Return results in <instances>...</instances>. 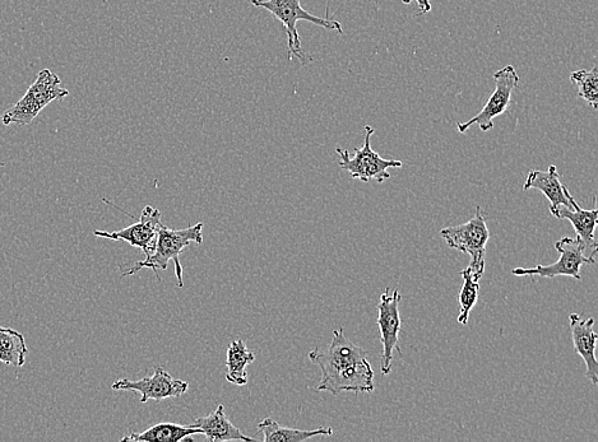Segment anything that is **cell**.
<instances>
[{"instance_id": "cell-1", "label": "cell", "mask_w": 598, "mask_h": 442, "mask_svg": "<svg viewBox=\"0 0 598 442\" xmlns=\"http://www.w3.org/2000/svg\"><path fill=\"white\" fill-rule=\"evenodd\" d=\"M309 360L322 371L318 392L333 395L374 392V371L368 361V352L352 343L342 328L333 332L326 351L319 348L310 351Z\"/></svg>"}, {"instance_id": "cell-2", "label": "cell", "mask_w": 598, "mask_h": 442, "mask_svg": "<svg viewBox=\"0 0 598 442\" xmlns=\"http://www.w3.org/2000/svg\"><path fill=\"white\" fill-rule=\"evenodd\" d=\"M203 243V223L189 226L188 229L174 230L165 226H160L159 237H157L155 253L150 258L139 260L131 267L125 269L120 278L133 276L142 269H152L156 278L161 281L159 272L166 271L168 265L173 260L175 264V276L178 281V287H184L183 265L180 262V254L188 248L190 244L201 245Z\"/></svg>"}, {"instance_id": "cell-3", "label": "cell", "mask_w": 598, "mask_h": 442, "mask_svg": "<svg viewBox=\"0 0 598 442\" xmlns=\"http://www.w3.org/2000/svg\"><path fill=\"white\" fill-rule=\"evenodd\" d=\"M254 7L266 9L278 22L284 26L287 36V50H289V59H299L303 65L312 63L314 58L308 54L301 46L298 23L300 21L310 22L313 25L323 27L329 31H337L343 35V29L340 22L331 20V18H321L312 15L301 7L300 0H252Z\"/></svg>"}, {"instance_id": "cell-4", "label": "cell", "mask_w": 598, "mask_h": 442, "mask_svg": "<svg viewBox=\"0 0 598 442\" xmlns=\"http://www.w3.org/2000/svg\"><path fill=\"white\" fill-rule=\"evenodd\" d=\"M69 91L62 87V81L50 69H43L37 74L36 81L27 90L22 99L2 116L4 125L17 124L26 127L37 115L54 101L66 99Z\"/></svg>"}, {"instance_id": "cell-5", "label": "cell", "mask_w": 598, "mask_h": 442, "mask_svg": "<svg viewBox=\"0 0 598 442\" xmlns=\"http://www.w3.org/2000/svg\"><path fill=\"white\" fill-rule=\"evenodd\" d=\"M486 214L480 206L476 207L475 217L460 226L447 227L440 231L449 248L462 251L471 257L468 265L477 278L484 276L486 245L490 232L486 225Z\"/></svg>"}, {"instance_id": "cell-6", "label": "cell", "mask_w": 598, "mask_h": 442, "mask_svg": "<svg viewBox=\"0 0 598 442\" xmlns=\"http://www.w3.org/2000/svg\"><path fill=\"white\" fill-rule=\"evenodd\" d=\"M374 133L375 129L370 125H366L363 147L355 148L354 156H351L350 152L343 150V148H337L336 150L338 156L341 157L338 165L342 170L349 172L352 179H359L364 183H368L370 180L383 183L384 180L391 179L388 169H394V167L401 169L403 167L401 161L386 160L373 150L372 137Z\"/></svg>"}, {"instance_id": "cell-7", "label": "cell", "mask_w": 598, "mask_h": 442, "mask_svg": "<svg viewBox=\"0 0 598 442\" xmlns=\"http://www.w3.org/2000/svg\"><path fill=\"white\" fill-rule=\"evenodd\" d=\"M402 295L398 290L387 288L380 296L378 304L377 324L382 342V355H380V372L382 375L391 374L394 351L402 355L400 342L401 315L400 302Z\"/></svg>"}, {"instance_id": "cell-8", "label": "cell", "mask_w": 598, "mask_h": 442, "mask_svg": "<svg viewBox=\"0 0 598 442\" xmlns=\"http://www.w3.org/2000/svg\"><path fill=\"white\" fill-rule=\"evenodd\" d=\"M555 249L560 253L558 262L550 265H537L535 268L513 269V276H531L541 278H556L560 276L572 277L581 281V268L583 264H595L596 257L584 254V246L581 240L573 237H563L556 241Z\"/></svg>"}, {"instance_id": "cell-9", "label": "cell", "mask_w": 598, "mask_h": 442, "mask_svg": "<svg viewBox=\"0 0 598 442\" xmlns=\"http://www.w3.org/2000/svg\"><path fill=\"white\" fill-rule=\"evenodd\" d=\"M495 91L486 102L484 109L466 123H458L457 129L460 133H466L468 129L477 125L482 132H489L494 128V119L503 115L511 104L513 91L519 83V76L513 65H505L504 68L494 74Z\"/></svg>"}, {"instance_id": "cell-10", "label": "cell", "mask_w": 598, "mask_h": 442, "mask_svg": "<svg viewBox=\"0 0 598 442\" xmlns=\"http://www.w3.org/2000/svg\"><path fill=\"white\" fill-rule=\"evenodd\" d=\"M114 392H137L141 394V403L148 400H161L179 398L188 392L189 383L184 380H176L164 367H156L154 375L141 380L120 379L111 385Z\"/></svg>"}, {"instance_id": "cell-11", "label": "cell", "mask_w": 598, "mask_h": 442, "mask_svg": "<svg viewBox=\"0 0 598 442\" xmlns=\"http://www.w3.org/2000/svg\"><path fill=\"white\" fill-rule=\"evenodd\" d=\"M161 212L159 209L147 206L143 209L139 221L128 226L127 229L108 232L97 230L94 235L103 237V239L123 241L138 248L145 253L146 258H150L155 253L159 229L162 225Z\"/></svg>"}, {"instance_id": "cell-12", "label": "cell", "mask_w": 598, "mask_h": 442, "mask_svg": "<svg viewBox=\"0 0 598 442\" xmlns=\"http://www.w3.org/2000/svg\"><path fill=\"white\" fill-rule=\"evenodd\" d=\"M523 189L540 190L549 199L550 212L553 216L560 207L573 208L577 204L567 186L560 181L558 169L554 165H551L546 171H531Z\"/></svg>"}, {"instance_id": "cell-13", "label": "cell", "mask_w": 598, "mask_h": 442, "mask_svg": "<svg viewBox=\"0 0 598 442\" xmlns=\"http://www.w3.org/2000/svg\"><path fill=\"white\" fill-rule=\"evenodd\" d=\"M570 330L574 351L582 357L586 364V376L592 384L598 383V362L596 360V346L598 336L593 330L595 319L582 320L581 315L572 314L569 316Z\"/></svg>"}, {"instance_id": "cell-14", "label": "cell", "mask_w": 598, "mask_h": 442, "mask_svg": "<svg viewBox=\"0 0 598 442\" xmlns=\"http://www.w3.org/2000/svg\"><path fill=\"white\" fill-rule=\"evenodd\" d=\"M554 217L559 220H568L572 223L574 231L581 240L584 246V251L590 250L591 255L596 257L597 241L595 239V231L598 222L597 208L586 211L577 203L573 208L560 207L554 214Z\"/></svg>"}, {"instance_id": "cell-15", "label": "cell", "mask_w": 598, "mask_h": 442, "mask_svg": "<svg viewBox=\"0 0 598 442\" xmlns=\"http://www.w3.org/2000/svg\"><path fill=\"white\" fill-rule=\"evenodd\" d=\"M193 427L201 430V435L210 442L220 441H257L252 437L245 436L238 427L226 417L225 407H217L215 412L208 414L207 417L198 418L192 423Z\"/></svg>"}, {"instance_id": "cell-16", "label": "cell", "mask_w": 598, "mask_h": 442, "mask_svg": "<svg viewBox=\"0 0 598 442\" xmlns=\"http://www.w3.org/2000/svg\"><path fill=\"white\" fill-rule=\"evenodd\" d=\"M258 430L263 434V440L266 442H303L317 436H331L333 430L331 427H319L317 430H298L281 426L273 418H264L259 423Z\"/></svg>"}, {"instance_id": "cell-17", "label": "cell", "mask_w": 598, "mask_h": 442, "mask_svg": "<svg viewBox=\"0 0 598 442\" xmlns=\"http://www.w3.org/2000/svg\"><path fill=\"white\" fill-rule=\"evenodd\" d=\"M193 435H201V430L192 425L182 426L176 423H159L148 430L124 436L122 441H146V442H179L182 440L192 441Z\"/></svg>"}, {"instance_id": "cell-18", "label": "cell", "mask_w": 598, "mask_h": 442, "mask_svg": "<svg viewBox=\"0 0 598 442\" xmlns=\"http://www.w3.org/2000/svg\"><path fill=\"white\" fill-rule=\"evenodd\" d=\"M256 361V355L248 350L247 344L241 339L231 342L227 348L226 380L230 384L245 386L248 384L247 366Z\"/></svg>"}, {"instance_id": "cell-19", "label": "cell", "mask_w": 598, "mask_h": 442, "mask_svg": "<svg viewBox=\"0 0 598 442\" xmlns=\"http://www.w3.org/2000/svg\"><path fill=\"white\" fill-rule=\"evenodd\" d=\"M27 350L25 337L15 329L0 327V362L15 367L25 365Z\"/></svg>"}, {"instance_id": "cell-20", "label": "cell", "mask_w": 598, "mask_h": 442, "mask_svg": "<svg viewBox=\"0 0 598 442\" xmlns=\"http://www.w3.org/2000/svg\"><path fill=\"white\" fill-rule=\"evenodd\" d=\"M461 276L463 278V286L461 288L460 297H458V300H460L461 311L457 320L458 323L466 325L468 323V318H470V313L472 309H474L477 299H479L480 279L472 273L470 267L463 269Z\"/></svg>"}, {"instance_id": "cell-21", "label": "cell", "mask_w": 598, "mask_h": 442, "mask_svg": "<svg viewBox=\"0 0 598 442\" xmlns=\"http://www.w3.org/2000/svg\"><path fill=\"white\" fill-rule=\"evenodd\" d=\"M570 81L578 88V96L588 102L593 109H598V68L597 65L587 71L573 72L570 74Z\"/></svg>"}, {"instance_id": "cell-22", "label": "cell", "mask_w": 598, "mask_h": 442, "mask_svg": "<svg viewBox=\"0 0 598 442\" xmlns=\"http://www.w3.org/2000/svg\"><path fill=\"white\" fill-rule=\"evenodd\" d=\"M414 2V0H402L403 4H410ZM417 6L420 8V15H426L431 11V3L430 0H415Z\"/></svg>"}, {"instance_id": "cell-23", "label": "cell", "mask_w": 598, "mask_h": 442, "mask_svg": "<svg viewBox=\"0 0 598 442\" xmlns=\"http://www.w3.org/2000/svg\"><path fill=\"white\" fill-rule=\"evenodd\" d=\"M0 166H6V164H4V162H0Z\"/></svg>"}]
</instances>
